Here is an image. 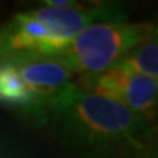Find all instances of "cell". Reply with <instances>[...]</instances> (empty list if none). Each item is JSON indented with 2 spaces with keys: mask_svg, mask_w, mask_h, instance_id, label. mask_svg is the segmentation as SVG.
I'll return each instance as SVG.
<instances>
[{
  "mask_svg": "<svg viewBox=\"0 0 158 158\" xmlns=\"http://www.w3.org/2000/svg\"><path fill=\"white\" fill-rule=\"evenodd\" d=\"M3 63H10L16 69L27 88L44 106L73 82V73L54 54H25Z\"/></svg>",
  "mask_w": 158,
  "mask_h": 158,
  "instance_id": "cell-5",
  "label": "cell"
},
{
  "mask_svg": "<svg viewBox=\"0 0 158 158\" xmlns=\"http://www.w3.org/2000/svg\"><path fill=\"white\" fill-rule=\"evenodd\" d=\"M127 19L122 6H43L0 27V63L25 54H56L94 22Z\"/></svg>",
  "mask_w": 158,
  "mask_h": 158,
  "instance_id": "cell-2",
  "label": "cell"
},
{
  "mask_svg": "<svg viewBox=\"0 0 158 158\" xmlns=\"http://www.w3.org/2000/svg\"><path fill=\"white\" fill-rule=\"evenodd\" d=\"M0 102L45 118V106L27 88L10 63H0Z\"/></svg>",
  "mask_w": 158,
  "mask_h": 158,
  "instance_id": "cell-6",
  "label": "cell"
},
{
  "mask_svg": "<svg viewBox=\"0 0 158 158\" xmlns=\"http://www.w3.org/2000/svg\"><path fill=\"white\" fill-rule=\"evenodd\" d=\"M157 31L158 25L149 21H100L86 25L54 56L73 75L101 73L120 63L130 50Z\"/></svg>",
  "mask_w": 158,
  "mask_h": 158,
  "instance_id": "cell-3",
  "label": "cell"
},
{
  "mask_svg": "<svg viewBox=\"0 0 158 158\" xmlns=\"http://www.w3.org/2000/svg\"><path fill=\"white\" fill-rule=\"evenodd\" d=\"M157 127H158V118H157Z\"/></svg>",
  "mask_w": 158,
  "mask_h": 158,
  "instance_id": "cell-9",
  "label": "cell"
},
{
  "mask_svg": "<svg viewBox=\"0 0 158 158\" xmlns=\"http://www.w3.org/2000/svg\"><path fill=\"white\" fill-rule=\"evenodd\" d=\"M117 64L158 81V31L130 50Z\"/></svg>",
  "mask_w": 158,
  "mask_h": 158,
  "instance_id": "cell-7",
  "label": "cell"
},
{
  "mask_svg": "<svg viewBox=\"0 0 158 158\" xmlns=\"http://www.w3.org/2000/svg\"><path fill=\"white\" fill-rule=\"evenodd\" d=\"M72 158H139L158 141V127L117 102L72 82L45 106Z\"/></svg>",
  "mask_w": 158,
  "mask_h": 158,
  "instance_id": "cell-1",
  "label": "cell"
},
{
  "mask_svg": "<svg viewBox=\"0 0 158 158\" xmlns=\"http://www.w3.org/2000/svg\"><path fill=\"white\" fill-rule=\"evenodd\" d=\"M139 158H158V141H155Z\"/></svg>",
  "mask_w": 158,
  "mask_h": 158,
  "instance_id": "cell-8",
  "label": "cell"
},
{
  "mask_svg": "<svg viewBox=\"0 0 158 158\" xmlns=\"http://www.w3.org/2000/svg\"><path fill=\"white\" fill-rule=\"evenodd\" d=\"M75 82L84 91L117 102L157 126L158 81L116 64L101 73L79 76Z\"/></svg>",
  "mask_w": 158,
  "mask_h": 158,
  "instance_id": "cell-4",
  "label": "cell"
}]
</instances>
